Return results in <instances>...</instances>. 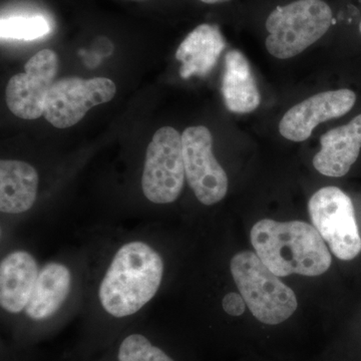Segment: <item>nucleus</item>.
I'll list each match as a JSON object with an SVG mask.
<instances>
[{
    "mask_svg": "<svg viewBox=\"0 0 361 361\" xmlns=\"http://www.w3.org/2000/svg\"><path fill=\"white\" fill-rule=\"evenodd\" d=\"M165 264L161 254L144 241H130L116 252L99 287V300L111 319L141 311L156 296Z\"/></svg>",
    "mask_w": 361,
    "mask_h": 361,
    "instance_id": "obj_1",
    "label": "nucleus"
},
{
    "mask_svg": "<svg viewBox=\"0 0 361 361\" xmlns=\"http://www.w3.org/2000/svg\"><path fill=\"white\" fill-rule=\"evenodd\" d=\"M251 243L258 257L278 277L319 276L331 265V254L314 226L301 221H259Z\"/></svg>",
    "mask_w": 361,
    "mask_h": 361,
    "instance_id": "obj_2",
    "label": "nucleus"
},
{
    "mask_svg": "<svg viewBox=\"0 0 361 361\" xmlns=\"http://www.w3.org/2000/svg\"><path fill=\"white\" fill-rule=\"evenodd\" d=\"M334 23L326 0H292L273 8L265 20V47L271 56L288 59L324 37Z\"/></svg>",
    "mask_w": 361,
    "mask_h": 361,
    "instance_id": "obj_3",
    "label": "nucleus"
},
{
    "mask_svg": "<svg viewBox=\"0 0 361 361\" xmlns=\"http://www.w3.org/2000/svg\"><path fill=\"white\" fill-rule=\"evenodd\" d=\"M230 270L235 284L252 314L259 322L277 325L297 310L295 293L262 262L257 254L241 251L232 258Z\"/></svg>",
    "mask_w": 361,
    "mask_h": 361,
    "instance_id": "obj_4",
    "label": "nucleus"
},
{
    "mask_svg": "<svg viewBox=\"0 0 361 361\" xmlns=\"http://www.w3.org/2000/svg\"><path fill=\"white\" fill-rule=\"evenodd\" d=\"M185 180L182 135L174 128H161L147 149L142 176V193L152 203L171 204L179 198Z\"/></svg>",
    "mask_w": 361,
    "mask_h": 361,
    "instance_id": "obj_5",
    "label": "nucleus"
},
{
    "mask_svg": "<svg viewBox=\"0 0 361 361\" xmlns=\"http://www.w3.org/2000/svg\"><path fill=\"white\" fill-rule=\"evenodd\" d=\"M312 224L330 250L343 261L353 260L361 252V237L356 223L355 207L339 188L318 190L308 203Z\"/></svg>",
    "mask_w": 361,
    "mask_h": 361,
    "instance_id": "obj_6",
    "label": "nucleus"
},
{
    "mask_svg": "<svg viewBox=\"0 0 361 361\" xmlns=\"http://www.w3.org/2000/svg\"><path fill=\"white\" fill-rule=\"evenodd\" d=\"M116 92L115 82L110 78H61L52 85L45 99V120L58 129L73 127L90 109L111 101Z\"/></svg>",
    "mask_w": 361,
    "mask_h": 361,
    "instance_id": "obj_7",
    "label": "nucleus"
},
{
    "mask_svg": "<svg viewBox=\"0 0 361 361\" xmlns=\"http://www.w3.org/2000/svg\"><path fill=\"white\" fill-rule=\"evenodd\" d=\"M183 158L188 184L203 205L219 203L228 193L229 180L213 154V137L204 126L189 127L182 134Z\"/></svg>",
    "mask_w": 361,
    "mask_h": 361,
    "instance_id": "obj_8",
    "label": "nucleus"
},
{
    "mask_svg": "<svg viewBox=\"0 0 361 361\" xmlns=\"http://www.w3.org/2000/svg\"><path fill=\"white\" fill-rule=\"evenodd\" d=\"M59 58L51 49L35 54L25 65V73L9 80L6 90L7 106L23 120H37L44 116L45 99L56 82Z\"/></svg>",
    "mask_w": 361,
    "mask_h": 361,
    "instance_id": "obj_9",
    "label": "nucleus"
},
{
    "mask_svg": "<svg viewBox=\"0 0 361 361\" xmlns=\"http://www.w3.org/2000/svg\"><path fill=\"white\" fill-rule=\"evenodd\" d=\"M355 102V92L348 89L314 94L286 111L279 123L280 134L289 141H306L319 123L346 115Z\"/></svg>",
    "mask_w": 361,
    "mask_h": 361,
    "instance_id": "obj_10",
    "label": "nucleus"
},
{
    "mask_svg": "<svg viewBox=\"0 0 361 361\" xmlns=\"http://www.w3.org/2000/svg\"><path fill=\"white\" fill-rule=\"evenodd\" d=\"M40 268L25 250H14L0 263V306L7 314L25 312L37 283Z\"/></svg>",
    "mask_w": 361,
    "mask_h": 361,
    "instance_id": "obj_11",
    "label": "nucleus"
},
{
    "mask_svg": "<svg viewBox=\"0 0 361 361\" xmlns=\"http://www.w3.org/2000/svg\"><path fill=\"white\" fill-rule=\"evenodd\" d=\"M73 276L61 262H49L40 268L37 283L26 306L25 319L33 326L44 325L58 314L71 293Z\"/></svg>",
    "mask_w": 361,
    "mask_h": 361,
    "instance_id": "obj_12",
    "label": "nucleus"
},
{
    "mask_svg": "<svg viewBox=\"0 0 361 361\" xmlns=\"http://www.w3.org/2000/svg\"><path fill=\"white\" fill-rule=\"evenodd\" d=\"M322 149L313 158L320 174L341 178L353 167L361 149V115L346 125L329 130L320 137Z\"/></svg>",
    "mask_w": 361,
    "mask_h": 361,
    "instance_id": "obj_13",
    "label": "nucleus"
},
{
    "mask_svg": "<svg viewBox=\"0 0 361 361\" xmlns=\"http://www.w3.org/2000/svg\"><path fill=\"white\" fill-rule=\"evenodd\" d=\"M225 47L224 37L217 25L202 23L197 26L176 52V59L182 63L180 77H205L213 70Z\"/></svg>",
    "mask_w": 361,
    "mask_h": 361,
    "instance_id": "obj_14",
    "label": "nucleus"
},
{
    "mask_svg": "<svg viewBox=\"0 0 361 361\" xmlns=\"http://www.w3.org/2000/svg\"><path fill=\"white\" fill-rule=\"evenodd\" d=\"M39 174L23 161H0V211L6 215L27 212L37 201Z\"/></svg>",
    "mask_w": 361,
    "mask_h": 361,
    "instance_id": "obj_15",
    "label": "nucleus"
},
{
    "mask_svg": "<svg viewBox=\"0 0 361 361\" xmlns=\"http://www.w3.org/2000/svg\"><path fill=\"white\" fill-rule=\"evenodd\" d=\"M222 94L228 110L234 114L251 113L261 103L260 92L250 63L237 49L226 54Z\"/></svg>",
    "mask_w": 361,
    "mask_h": 361,
    "instance_id": "obj_16",
    "label": "nucleus"
},
{
    "mask_svg": "<svg viewBox=\"0 0 361 361\" xmlns=\"http://www.w3.org/2000/svg\"><path fill=\"white\" fill-rule=\"evenodd\" d=\"M99 361H179L158 336L130 330L121 334Z\"/></svg>",
    "mask_w": 361,
    "mask_h": 361,
    "instance_id": "obj_17",
    "label": "nucleus"
},
{
    "mask_svg": "<svg viewBox=\"0 0 361 361\" xmlns=\"http://www.w3.org/2000/svg\"><path fill=\"white\" fill-rule=\"evenodd\" d=\"M51 26L44 16H13L1 18V39L33 40L44 37Z\"/></svg>",
    "mask_w": 361,
    "mask_h": 361,
    "instance_id": "obj_18",
    "label": "nucleus"
},
{
    "mask_svg": "<svg viewBox=\"0 0 361 361\" xmlns=\"http://www.w3.org/2000/svg\"><path fill=\"white\" fill-rule=\"evenodd\" d=\"M222 307L227 314L238 317L245 312L246 302L241 294L230 292L223 298Z\"/></svg>",
    "mask_w": 361,
    "mask_h": 361,
    "instance_id": "obj_19",
    "label": "nucleus"
},
{
    "mask_svg": "<svg viewBox=\"0 0 361 361\" xmlns=\"http://www.w3.org/2000/svg\"><path fill=\"white\" fill-rule=\"evenodd\" d=\"M198 1L202 2V4H210V6H214V4H227V2L232 1V0H198Z\"/></svg>",
    "mask_w": 361,
    "mask_h": 361,
    "instance_id": "obj_20",
    "label": "nucleus"
},
{
    "mask_svg": "<svg viewBox=\"0 0 361 361\" xmlns=\"http://www.w3.org/2000/svg\"><path fill=\"white\" fill-rule=\"evenodd\" d=\"M360 4H361V0H360ZM358 28H360V32L361 33V20L360 21V25H358Z\"/></svg>",
    "mask_w": 361,
    "mask_h": 361,
    "instance_id": "obj_21",
    "label": "nucleus"
}]
</instances>
